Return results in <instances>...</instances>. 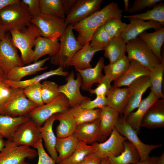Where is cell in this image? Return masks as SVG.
<instances>
[{
	"mask_svg": "<svg viewBox=\"0 0 164 164\" xmlns=\"http://www.w3.org/2000/svg\"><path fill=\"white\" fill-rule=\"evenodd\" d=\"M90 43L85 44L74 54L69 64V67L73 66L75 69L82 70L92 67L90 63L94 55L101 51L94 49L89 45Z\"/></svg>",
	"mask_w": 164,
	"mask_h": 164,
	"instance_id": "83f0119b",
	"label": "cell"
},
{
	"mask_svg": "<svg viewBox=\"0 0 164 164\" xmlns=\"http://www.w3.org/2000/svg\"><path fill=\"white\" fill-rule=\"evenodd\" d=\"M101 109L100 129L102 138L110 135L119 119V113L106 106Z\"/></svg>",
	"mask_w": 164,
	"mask_h": 164,
	"instance_id": "f1b7e54d",
	"label": "cell"
},
{
	"mask_svg": "<svg viewBox=\"0 0 164 164\" xmlns=\"http://www.w3.org/2000/svg\"><path fill=\"white\" fill-rule=\"evenodd\" d=\"M155 164H164V153L163 152L161 155L158 157Z\"/></svg>",
	"mask_w": 164,
	"mask_h": 164,
	"instance_id": "6f0895ef",
	"label": "cell"
},
{
	"mask_svg": "<svg viewBox=\"0 0 164 164\" xmlns=\"http://www.w3.org/2000/svg\"><path fill=\"white\" fill-rule=\"evenodd\" d=\"M34 148L37 150L39 159L37 164H56V161L50 156L45 150L42 138L39 139Z\"/></svg>",
	"mask_w": 164,
	"mask_h": 164,
	"instance_id": "c3c4849f",
	"label": "cell"
},
{
	"mask_svg": "<svg viewBox=\"0 0 164 164\" xmlns=\"http://www.w3.org/2000/svg\"><path fill=\"white\" fill-rule=\"evenodd\" d=\"M100 118L91 122L77 125L73 135L79 141L87 144H92L102 138L101 134Z\"/></svg>",
	"mask_w": 164,
	"mask_h": 164,
	"instance_id": "ffe728a7",
	"label": "cell"
},
{
	"mask_svg": "<svg viewBox=\"0 0 164 164\" xmlns=\"http://www.w3.org/2000/svg\"><path fill=\"white\" fill-rule=\"evenodd\" d=\"M126 43L120 35L111 38L104 50V56L111 63L121 59L125 54Z\"/></svg>",
	"mask_w": 164,
	"mask_h": 164,
	"instance_id": "d6a6232c",
	"label": "cell"
},
{
	"mask_svg": "<svg viewBox=\"0 0 164 164\" xmlns=\"http://www.w3.org/2000/svg\"><path fill=\"white\" fill-rule=\"evenodd\" d=\"M94 148L90 145L79 141L73 153L68 157L58 164H78L88 155L94 152Z\"/></svg>",
	"mask_w": 164,
	"mask_h": 164,
	"instance_id": "60d3db41",
	"label": "cell"
},
{
	"mask_svg": "<svg viewBox=\"0 0 164 164\" xmlns=\"http://www.w3.org/2000/svg\"><path fill=\"white\" fill-rule=\"evenodd\" d=\"M158 157L149 156L146 159L142 161L139 160L136 164H155Z\"/></svg>",
	"mask_w": 164,
	"mask_h": 164,
	"instance_id": "11a10c76",
	"label": "cell"
},
{
	"mask_svg": "<svg viewBox=\"0 0 164 164\" xmlns=\"http://www.w3.org/2000/svg\"><path fill=\"white\" fill-rule=\"evenodd\" d=\"M3 137L0 135V152L4 148L5 144V141Z\"/></svg>",
	"mask_w": 164,
	"mask_h": 164,
	"instance_id": "680465c9",
	"label": "cell"
},
{
	"mask_svg": "<svg viewBox=\"0 0 164 164\" xmlns=\"http://www.w3.org/2000/svg\"><path fill=\"white\" fill-rule=\"evenodd\" d=\"M115 128L121 135L132 143L137 149L140 155V160L146 159L153 149L162 146L161 144H147L142 142L137 135V131L133 128L123 117L118 119Z\"/></svg>",
	"mask_w": 164,
	"mask_h": 164,
	"instance_id": "8fae6325",
	"label": "cell"
},
{
	"mask_svg": "<svg viewBox=\"0 0 164 164\" xmlns=\"http://www.w3.org/2000/svg\"><path fill=\"white\" fill-rule=\"evenodd\" d=\"M161 0H135L131 7L128 8V12L132 13L140 12L147 7H153Z\"/></svg>",
	"mask_w": 164,
	"mask_h": 164,
	"instance_id": "7dc6e473",
	"label": "cell"
},
{
	"mask_svg": "<svg viewBox=\"0 0 164 164\" xmlns=\"http://www.w3.org/2000/svg\"><path fill=\"white\" fill-rule=\"evenodd\" d=\"M6 32L5 31L0 24V40L5 36Z\"/></svg>",
	"mask_w": 164,
	"mask_h": 164,
	"instance_id": "91938a15",
	"label": "cell"
},
{
	"mask_svg": "<svg viewBox=\"0 0 164 164\" xmlns=\"http://www.w3.org/2000/svg\"><path fill=\"white\" fill-rule=\"evenodd\" d=\"M41 85V96L45 104L52 101L61 93L59 91V86L55 82L45 80L42 82Z\"/></svg>",
	"mask_w": 164,
	"mask_h": 164,
	"instance_id": "7bdbcfd3",
	"label": "cell"
},
{
	"mask_svg": "<svg viewBox=\"0 0 164 164\" xmlns=\"http://www.w3.org/2000/svg\"><path fill=\"white\" fill-rule=\"evenodd\" d=\"M12 88L9 99L0 108V114L14 117L27 116L38 107L26 96L23 89Z\"/></svg>",
	"mask_w": 164,
	"mask_h": 164,
	"instance_id": "5b68a950",
	"label": "cell"
},
{
	"mask_svg": "<svg viewBox=\"0 0 164 164\" xmlns=\"http://www.w3.org/2000/svg\"><path fill=\"white\" fill-rule=\"evenodd\" d=\"M77 0H62L65 15H67L76 3Z\"/></svg>",
	"mask_w": 164,
	"mask_h": 164,
	"instance_id": "db71d44e",
	"label": "cell"
},
{
	"mask_svg": "<svg viewBox=\"0 0 164 164\" xmlns=\"http://www.w3.org/2000/svg\"><path fill=\"white\" fill-rule=\"evenodd\" d=\"M9 33L13 44L21 52V58L23 63L24 65L30 63L35 42L41 36L39 29L31 23L22 30L14 29Z\"/></svg>",
	"mask_w": 164,
	"mask_h": 164,
	"instance_id": "3957f363",
	"label": "cell"
},
{
	"mask_svg": "<svg viewBox=\"0 0 164 164\" xmlns=\"http://www.w3.org/2000/svg\"><path fill=\"white\" fill-rule=\"evenodd\" d=\"M34 47L30 63L38 61L44 55H48L51 57L56 54L60 47L59 38L51 40L40 36L36 40Z\"/></svg>",
	"mask_w": 164,
	"mask_h": 164,
	"instance_id": "d6986e66",
	"label": "cell"
},
{
	"mask_svg": "<svg viewBox=\"0 0 164 164\" xmlns=\"http://www.w3.org/2000/svg\"><path fill=\"white\" fill-rule=\"evenodd\" d=\"M32 18L27 6L21 0L8 5L0 11V24L6 32L23 29L31 23Z\"/></svg>",
	"mask_w": 164,
	"mask_h": 164,
	"instance_id": "7a4b0ae2",
	"label": "cell"
},
{
	"mask_svg": "<svg viewBox=\"0 0 164 164\" xmlns=\"http://www.w3.org/2000/svg\"><path fill=\"white\" fill-rule=\"evenodd\" d=\"M26 164H29L28 163H27Z\"/></svg>",
	"mask_w": 164,
	"mask_h": 164,
	"instance_id": "03108f58",
	"label": "cell"
},
{
	"mask_svg": "<svg viewBox=\"0 0 164 164\" xmlns=\"http://www.w3.org/2000/svg\"><path fill=\"white\" fill-rule=\"evenodd\" d=\"M124 145V150L121 154L107 158L110 164H136L140 160L139 153L132 143L126 140Z\"/></svg>",
	"mask_w": 164,
	"mask_h": 164,
	"instance_id": "e575fe53",
	"label": "cell"
},
{
	"mask_svg": "<svg viewBox=\"0 0 164 164\" xmlns=\"http://www.w3.org/2000/svg\"><path fill=\"white\" fill-rule=\"evenodd\" d=\"M39 128L34 121L30 119L18 128L11 140L18 145L34 148L42 138Z\"/></svg>",
	"mask_w": 164,
	"mask_h": 164,
	"instance_id": "5bb4252c",
	"label": "cell"
},
{
	"mask_svg": "<svg viewBox=\"0 0 164 164\" xmlns=\"http://www.w3.org/2000/svg\"><path fill=\"white\" fill-rule=\"evenodd\" d=\"M31 23L38 28L41 36L51 40L59 38L68 26L64 19L41 13L33 17Z\"/></svg>",
	"mask_w": 164,
	"mask_h": 164,
	"instance_id": "ba28073f",
	"label": "cell"
},
{
	"mask_svg": "<svg viewBox=\"0 0 164 164\" xmlns=\"http://www.w3.org/2000/svg\"><path fill=\"white\" fill-rule=\"evenodd\" d=\"M126 52L130 61L135 60L150 70L161 62L146 44L138 37L126 43Z\"/></svg>",
	"mask_w": 164,
	"mask_h": 164,
	"instance_id": "8992f818",
	"label": "cell"
},
{
	"mask_svg": "<svg viewBox=\"0 0 164 164\" xmlns=\"http://www.w3.org/2000/svg\"><path fill=\"white\" fill-rule=\"evenodd\" d=\"M55 119L59 123L56 128V137L63 138L73 134L77 124L73 115L70 108L63 112L55 114Z\"/></svg>",
	"mask_w": 164,
	"mask_h": 164,
	"instance_id": "484cf974",
	"label": "cell"
},
{
	"mask_svg": "<svg viewBox=\"0 0 164 164\" xmlns=\"http://www.w3.org/2000/svg\"><path fill=\"white\" fill-rule=\"evenodd\" d=\"M64 70L63 67H59L56 69L51 70L28 80L15 81L4 78L3 79L2 81L12 88L23 89L29 85L40 82L43 80L53 76L58 75L67 77L69 73L68 71H65Z\"/></svg>",
	"mask_w": 164,
	"mask_h": 164,
	"instance_id": "4dcf8cb0",
	"label": "cell"
},
{
	"mask_svg": "<svg viewBox=\"0 0 164 164\" xmlns=\"http://www.w3.org/2000/svg\"><path fill=\"white\" fill-rule=\"evenodd\" d=\"M41 84L38 82L28 86L23 89L26 96L38 107L45 104L41 96Z\"/></svg>",
	"mask_w": 164,
	"mask_h": 164,
	"instance_id": "ee69618b",
	"label": "cell"
},
{
	"mask_svg": "<svg viewBox=\"0 0 164 164\" xmlns=\"http://www.w3.org/2000/svg\"><path fill=\"white\" fill-rule=\"evenodd\" d=\"M130 64V61L125 55L114 63L104 65L103 68L104 76L111 82L115 81L124 74L128 68Z\"/></svg>",
	"mask_w": 164,
	"mask_h": 164,
	"instance_id": "d590c367",
	"label": "cell"
},
{
	"mask_svg": "<svg viewBox=\"0 0 164 164\" xmlns=\"http://www.w3.org/2000/svg\"><path fill=\"white\" fill-rule=\"evenodd\" d=\"M74 76V71L72 70L66 78V83L59 86L60 93L67 98L70 108L91 100L90 98L82 95L80 92L82 79L80 74L77 72L76 79Z\"/></svg>",
	"mask_w": 164,
	"mask_h": 164,
	"instance_id": "4fadbf2b",
	"label": "cell"
},
{
	"mask_svg": "<svg viewBox=\"0 0 164 164\" xmlns=\"http://www.w3.org/2000/svg\"><path fill=\"white\" fill-rule=\"evenodd\" d=\"M70 109L77 125L91 122L99 118L101 109H89L82 108L80 105H76Z\"/></svg>",
	"mask_w": 164,
	"mask_h": 164,
	"instance_id": "f35d334b",
	"label": "cell"
},
{
	"mask_svg": "<svg viewBox=\"0 0 164 164\" xmlns=\"http://www.w3.org/2000/svg\"><path fill=\"white\" fill-rule=\"evenodd\" d=\"M41 14L65 19L62 0H39Z\"/></svg>",
	"mask_w": 164,
	"mask_h": 164,
	"instance_id": "ab89813d",
	"label": "cell"
},
{
	"mask_svg": "<svg viewBox=\"0 0 164 164\" xmlns=\"http://www.w3.org/2000/svg\"><path fill=\"white\" fill-rule=\"evenodd\" d=\"M79 142L73 135L65 138H57L55 149L58 155L56 163L58 164L70 156L75 150Z\"/></svg>",
	"mask_w": 164,
	"mask_h": 164,
	"instance_id": "836d02e7",
	"label": "cell"
},
{
	"mask_svg": "<svg viewBox=\"0 0 164 164\" xmlns=\"http://www.w3.org/2000/svg\"><path fill=\"white\" fill-rule=\"evenodd\" d=\"M150 72V70L138 62L131 60L128 69L120 78L114 82L113 85L119 87H128L139 77L149 76Z\"/></svg>",
	"mask_w": 164,
	"mask_h": 164,
	"instance_id": "7402d4cb",
	"label": "cell"
},
{
	"mask_svg": "<svg viewBox=\"0 0 164 164\" xmlns=\"http://www.w3.org/2000/svg\"><path fill=\"white\" fill-rule=\"evenodd\" d=\"M0 78H5V75L3 70L0 68Z\"/></svg>",
	"mask_w": 164,
	"mask_h": 164,
	"instance_id": "be15d7a7",
	"label": "cell"
},
{
	"mask_svg": "<svg viewBox=\"0 0 164 164\" xmlns=\"http://www.w3.org/2000/svg\"><path fill=\"white\" fill-rule=\"evenodd\" d=\"M128 24L121 19L114 18L110 19L104 25L105 30L111 37L120 35L125 30Z\"/></svg>",
	"mask_w": 164,
	"mask_h": 164,
	"instance_id": "f6af8a7d",
	"label": "cell"
},
{
	"mask_svg": "<svg viewBox=\"0 0 164 164\" xmlns=\"http://www.w3.org/2000/svg\"><path fill=\"white\" fill-rule=\"evenodd\" d=\"M151 86L148 76L139 77L128 87L129 93L128 101L122 111L125 119L137 108L142 101L143 94Z\"/></svg>",
	"mask_w": 164,
	"mask_h": 164,
	"instance_id": "2e32d148",
	"label": "cell"
},
{
	"mask_svg": "<svg viewBox=\"0 0 164 164\" xmlns=\"http://www.w3.org/2000/svg\"><path fill=\"white\" fill-rule=\"evenodd\" d=\"M30 119L28 115L14 117L0 114V135L11 140L18 128Z\"/></svg>",
	"mask_w": 164,
	"mask_h": 164,
	"instance_id": "f546056e",
	"label": "cell"
},
{
	"mask_svg": "<svg viewBox=\"0 0 164 164\" xmlns=\"http://www.w3.org/2000/svg\"><path fill=\"white\" fill-rule=\"evenodd\" d=\"M50 58L49 56L26 66L15 67L9 72L5 79L12 81H20L25 76L46 70L48 67L43 66L46 62L50 60Z\"/></svg>",
	"mask_w": 164,
	"mask_h": 164,
	"instance_id": "603a6c76",
	"label": "cell"
},
{
	"mask_svg": "<svg viewBox=\"0 0 164 164\" xmlns=\"http://www.w3.org/2000/svg\"><path fill=\"white\" fill-rule=\"evenodd\" d=\"M37 155V152L30 147L18 145L7 140L0 152V164H26V158L33 159Z\"/></svg>",
	"mask_w": 164,
	"mask_h": 164,
	"instance_id": "9c48e42d",
	"label": "cell"
},
{
	"mask_svg": "<svg viewBox=\"0 0 164 164\" xmlns=\"http://www.w3.org/2000/svg\"><path fill=\"white\" fill-rule=\"evenodd\" d=\"M111 38L105 30L103 25L98 28L93 33L90 46L94 49L103 50Z\"/></svg>",
	"mask_w": 164,
	"mask_h": 164,
	"instance_id": "b9f144b4",
	"label": "cell"
},
{
	"mask_svg": "<svg viewBox=\"0 0 164 164\" xmlns=\"http://www.w3.org/2000/svg\"><path fill=\"white\" fill-rule=\"evenodd\" d=\"M55 120V115L54 114L45 121L43 126L39 127V128L46 150L50 156L56 161L58 155L55 149L57 137L53 129V124Z\"/></svg>",
	"mask_w": 164,
	"mask_h": 164,
	"instance_id": "d4e9b609",
	"label": "cell"
},
{
	"mask_svg": "<svg viewBox=\"0 0 164 164\" xmlns=\"http://www.w3.org/2000/svg\"><path fill=\"white\" fill-rule=\"evenodd\" d=\"M123 16L128 19H137L143 21H152L157 22L162 27L164 25V4L159 2L150 10L148 9L145 12L135 15H124Z\"/></svg>",
	"mask_w": 164,
	"mask_h": 164,
	"instance_id": "8d00e7d4",
	"label": "cell"
},
{
	"mask_svg": "<svg viewBox=\"0 0 164 164\" xmlns=\"http://www.w3.org/2000/svg\"><path fill=\"white\" fill-rule=\"evenodd\" d=\"M111 81L107 77L104 76L101 82L97 87L94 89H91L89 93L91 94H94L96 97H106L107 94L111 88Z\"/></svg>",
	"mask_w": 164,
	"mask_h": 164,
	"instance_id": "bcb514c9",
	"label": "cell"
},
{
	"mask_svg": "<svg viewBox=\"0 0 164 164\" xmlns=\"http://www.w3.org/2000/svg\"><path fill=\"white\" fill-rule=\"evenodd\" d=\"M70 108L68 99L63 94L61 93L52 101L37 107L28 116L38 127H40L53 115L66 111Z\"/></svg>",
	"mask_w": 164,
	"mask_h": 164,
	"instance_id": "52a82bcc",
	"label": "cell"
},
{
	"mask_svg": "<svg viewBox=\"0 0 164 164\" xmlns=\"http://www.w3.org/2000/svg\"><path fill=\"white\" fill-rule=\"evenodd\" d=\"M24 65L17 48L12 42L10 33H6L0 40V68L4 72L6 77L13 68Z\"/></svg>",
	"mask_w": 164,
	"mask_h": 164,
	"instance_id": "30bf717a",
	"label": "cell"
},
{
	"mask_svg": "<svg viewBox=\"0 0 164 164\" xmlns=\"http://www.w3.org/2000/svg\"><path fill=\"white\" fill-rule=\"evenodd\" d=\"M81 107L84 109H94L101 108L108 106L107 101L106 97H96L93 100H90L80 105Z\"/></svg>",
	"mask_w": 164,
	"mask_h": 164,
	"instance_id": "681fc988",
	"label": "cell"
},
{
	"mask_svg": "<svg viewBox=\"0 0 164 164\" xmlns=\"http://www.w3.org/2000/svg\"><path fill=\"white\" fill-rule=\"evenodd\" d=\"M104 65V58L101 57L94 67L82 70L75 69L81 77V87L82 90L89 91L91 89L94 84H99L101 82L104 77L102 70Z\"/></svg>",
	"mask_w": 164,
	"mask_h": 164,
	"instance_id": "ac0fdd59",
	"label": "cell"
},
{
	"mask_svg": "<svg viewBox=\"0 0 164 164\" xmlns=\"http://www.w3.org/2000/svg\"><path fill=\"white\" fill-rule=\"evenodd\" d=\"M158 99L151 91L148 96L142 100L137 110L130 113L125 119L133 128L138 131L142 118L149 108Z\"/></svg>",
	"mask_w": 164,
	"mask_h": 164,
	"instance_id": "cb8c5ba5",
	"label": "cell"
},
{
	"mask_svg": "<svg viewBox=\"0 0 164 164\" xmlns=\"http://www.w3.org/2000/svg\"><path fill=\"white\" fill-rule=\"evenodd\" d=\"M21 1L27 6L32 17L41 13L39 0H22Z\"/></svg>",
	"mask_w": 164,
	"mask_h": 164,
	"instance_id": "816d5d0a",
	"label": "cell"
},
{
	"mask_svg": "<svg viewBox=\"0 0 164 164\" xmlns=\"http://www.w3.org/2000/svg\"><path fill=\"white\" fill-rule=\"evenodd\" d=\"M123 11L117 3L112 2L75 24L72 27L78 33L76 38L77 41L82 46L90 43L93 33L98 28L110 19H121Z\"/></svg>",
	"mask_w": 164,
	"mask_h": 164,
	"instance_id": "6da1fadb",
	"label": "cell"
},
{
	"mask_svg": "<svg viewBox=\"0 0 164 164\" xmlns=\"http://www.w3.org/2000/svg\"><path fill=\"white\" fill-rule=\"evenodd\" d=\"M164 127V99L157 100L149 108L141 121L140 127L149 129Z\"/></svg>",
	"mask_w": 164,
	"mask_h": 164,
	"instance_id": "e0dca14e",
	"label": "cell"
},
{
	"mask_svg": "<svg viewBox=\"0 0 164 164\" xmlns=\"http://www.w3.org/2000/svg\"><path fill=\"white\" fill-rule=\"evenodd\" d=\"M100 164H110L108 158H105L102 159Z\"/></svg>",
	"mask_w": 164,
	"mask_h": 164,
	"instance_id": "6125c7cd",
	"label": "cell"
},
{
	"mask_svg": "<svg viewBox=\"0 0 164 164\" xmlns=\"http://www.w3.org/2000/svg\"><path fill=\"white\" fill-rule=\"evenodd\" d=\"M73 30L72 26L68 25L59 38V50L50 59L52 64L62 67L64 69L68 67L74 54L82 47L75 36Z\"/></svg>",
	"mask_w": 164,
	"mask_h": 164,
	"instance_id": "277c9868",
	"label": "cell"
},
{
	"mask_svg": "<svg viewBox=\"0 0 164 164\" xmlns=\"http://www.w3.org/2000/svg\"><path fill=\"white\" fill-rule=\"evenodd\" d=\"M124 2L125 5V11L128 12V6H129V0H124Z\"/></svg>",
	"mask_w": 164,
	"mask_h": 164,
	"instance_id": "94428289",
	"label": "cell"
},
{
	"mask_svg": "<svg viewBox=\"0 0 164 164\" xmlns=\"http://www.w3.org/2000/svg\"><path fill=\"white\" fill-rule=\"evenodd\" d=\"M124 31L120 35L126 43L134 39L147 29H153L157 30L162 27L159 23L152 21H145L131 19Z\"/></svg>",
	"mask_w": 164,
	"mask_h": 164,
	"instance_id": "44dd1931",
	"label": "cell"
},
{
	"mask_svg": "<svg viewBox=\"0 0 164 164\" xmlns=\"http://www.w3.org/2000/svg\"><path fill=\"white\" fill-rule=\"evenodd\" d=\"M126 140V138L114 128L106 141L102 143L95 142L92 144L94 148V153L102 159L110 156H117L124 151V143Z\"/></svg>",
	"mask_w": 164,
	"mask_h": 164,
	"instance_id": "7c38bea8",
	"label": "cell"
},
{
	"mask_svg": "<svg viewBox=\"0 0 164 164\" xmlns=\"http://www.w3.org/2000/svg\"><path fill=\"white\" fill-rule=\"evenodd\" d=\"M164 71V59L162 58L160 63L150 70L149 75L151 84V91L157 98L164 99L162 91V85Z\"/></svg>",
	"mask_w": 164,
	"mask_h": 164,
	"instance_id": "74e56055",
	"label": "cell"
},
{
	"mask_svg": "<svg viewBox=\"0 0 164 164\" xmlns=\"http://www.w3.org/2000/svg\"><path fill=\"white\" fill-rule=\"evenodd\" d=\"M4 79V78H0V82L2 81L3 79Z\"/></svg>",
	"mask_w": 164,
	"mask_h": 164,
	"instance_id": "e7e4bbea",
	"label": "cell"
},
{
	"mask_svg": "<svg viewBox=\"0 0 164 164\" xmlns=\"http://www.w3.org/2000/svg\"><path fill=\"white\" fill-rule=\"evenodd\" d=\"M19 0H0V11L7 5L17 2Z\"/></svg>",
	"mask_w": 164,
	"mask_h": 164,
	"instance_id": "9f6ffc18",
	"label": "cell"
},
{
	"mask_svg": "<svg viewBox=\"0 0 164 164\" xmlns=\"http://www.w3.org/2000/svg\"><path fill=\"white\" fill-rule=\"evenodd\" d=\"M138 37L143 40L161 62L162 57L161 48L164 41V28L162 27L154 32L144 31Z\"/></svg>",
	"mask_w": 164,
	"mask_h": 164,
	"instance_id": "1f68e13d",
	"label": "cell"
},
{
	"mask_svg": "<svg viewBox=\"0 0 164 164\" xmlns=\"http://www.w3.org/2000/svg\"><path fill=\"white\" fill-rule=\"evenodd\" d=\"M102 2V0H77L66 16L64 19L66 23L73 26L85 19L99 10Z\"/></svg>",
	"mask_w": 164,
	"mask_h": 164,
	"instance_id": "9a60e30c",
	"label": "cell"
},
{
	"mask_svg": "<svg viewBox=\"0 0 164 164\" xmlns=\"http://www.w3.org/2000/svg\"><path fill=\"white\" fill-rule=\"evenodd\" d=\"M12 88L2 81L0 82V108L8 101L11 95Z\"/></svg>",
	"mask_w": 164,
	"mask_h": 164,
	"instance_id": "f907efd6",
	"label": "cell"
},
{
	"mask_svg": "<svg viewBox=\"0 0 164 164\" xmlns=\"http://www.w3.org/2000/svg\"><path fill=\"white\" fill-rule=\"evenodd\" d=\"M102 159L96 156L93 153L87 156L78 164H100Z\"/></svg>",
	"mask_w": 164,
	"mask_h": 164,
	"instance_id": "f5cc1de1",
	"label": "cell"
},
{
	"mask_svg": "<svg viewBox=\"0 0 164 164\" xmlns=\"http://www.w3.org/2000/svg\"><path fill=\"white\" fill-rule=\"evenodd\" d=\"M129 93L128 87L121 88L113 85L106 96L108 106L119 113L122 112L128 104Z\"/></svg>",
	"mask_w": 164,
	"mask_h": 164,
	"instance_id": "4316f807",
	"label": "cell"
}]
</instances>
